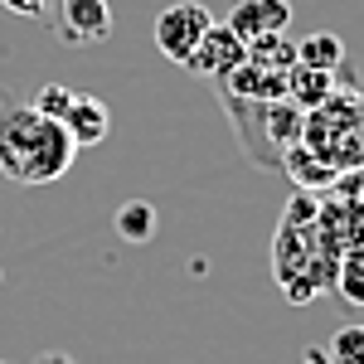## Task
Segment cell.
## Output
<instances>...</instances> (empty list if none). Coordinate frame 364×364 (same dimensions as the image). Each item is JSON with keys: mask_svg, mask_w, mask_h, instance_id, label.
Returning a JSON list of instances; mask_svg holds the SVG:
<instances>
[{"mask_svg": "<svg viewBox=\"0 0 364 364\" xmlns=\"http://www.w3.org/2000/svg\"><path fill=\"white\" fill-rule=\"evenodd\" d=\"M39 364H78V360H73V355H63V350H44Z\"/></svg>", "mask_w": 364, "mask_h": 364, "instance_id": "obj_21", "label": "cell"}, {"mask_svg": "<svg viewBox=\"0 0 364 364\" xmlns=\"http://www.w3.org/2000/svg\"><path fill=\"white\" fill-rule=\"evenodd\" d=\"M282 170H287V175L296 180V190H306V195H326V190L340 180V170H331L316 151H306L301 141L282 151Z\"/></svg>", "mask_w": 364, "mask_h": 364, "instance_id": "obj_9", "label": "cell"}, {"mask_svg": "<svg viewBox=\"0 0 364 364\" xmlns=\"http://www.w3.org/2000/svg\"><path fill=\"white\" fill-rule=\"evenodd\" d=\"M331 287L340 291L345 306H364V248L340 257V262H336V282H331Z\"/></svg>", "mask_w": 364, "mask_h": 364, "instance_id": "obj_15", "label": "cell"}, {"mask_svg": "<svg viewBox=\"0 0 364 364\" xmlns=\"http://www.w3.org/2000/svg\"><path fill=\"white\" fill-rule=\"evenodd\" d=\"M336 195H345V199H355V204H364V166H355V170H340V180L331 185Z\"/></svg>", "mask_w": 364, "mask_h": 364, "instance_id": "obj_18", "label": "cell"}, {"mask_svg": "<svg viewBox=\"0 0 364 364\" xmlns=\"http://www.w3.org/2000/svg\"><path fill=\"white\" fill-rule=\"evenodd\" d=\"M224 25L243 44L262 39V34H287V25H291V0H233Z\"/></svg>", "mask_w": 364, "mask_h": 364, "instance_id": "obj_7", "label": "cell"}, {"mask_svg": "<svg viewBox=\"0 0 364 364\" xmlns=\"http://www.w3.org/2000/svg\"><path fill=\"white\" fill-rule=\"evenodd\" d=\"M296 364H336V360H331V350H321V345H306Z\"/></svg>", "mask_w": 364, "mask_h": 364, "instance_id": "obj_20", "label": "cell"}, {"mask_svg": "<svg viewBox=\"0 0 364 364\" xmlns=\"http://www.w3.org/2000/svg\"><path fill=\"white\" fill-rule=\"evenodd\" d=\"M301 146L316 151L331 170L364 166V92L360 87H336L321 107L306 112Z\"/></svg>", "mask_w": 364, "mask_h": 364, "instance_id": "obj_2", "label": "cell"}, {"mask_svg": "<svg viewBox=\"0 0 364 364\" xmlns=\"http://www.w3.org/2000/svg\"><path fill=\"white\" fill-rule=\"evenodd\" d=\"M0 282H5V272H0Z\"/></svg>", "mask_w": 364, "mask_h": 364, "instance_id": "obj_22", "label": "cell"}, {"mask_svg": "<svg viewBox=\"0 0 364 364\" xmlns=\"http://www.w3.org/2000/svg\"><path fill=\"white\" fill-rule=\"evenodd\" d=\"M29 102H34V107H39L44 117H63V112H68V102H73V87H63V83H44L39 92H34V97H29Z\"/></svg>", "mask_w": 364, "mask_h": 364, "instance_id": "obj_17", "label": "cell"}, {"mask_svg": "<svg viewBox=\"0 0 364 364\" xmlns=\"http://www.w3.org/2000/svg\"><path fill=\"white\" fill-rule=\"evenodd\" d=\"M112 228H117L122 243H151V238L161 233V214H156L151 199H127L112 214Z\"/></svg>", "mask_w": 364, "mask_h": 364, "instance_id": "obj_12", "label": "cell"}, {"mask_svg": "<svg viewBox=\"0 0 364 364\" xmlns=\"http://www.w3.org/2000/svg\"><path fill=\"white\" fill-rule=\"evenodd\" d=\"M63 122V132L68 141L87 151V146H102L107 132H112V112H107V102L102 97H92V92H73V102H68V112L58 117Z\"/></svg>", "mask_w": 364, "mask_h": 364, "instance_id": "obj_8", "label": "cell"}, {"mask_svg": "<svg viewBox=\"0 0 364 364\" xmlns=\"http://www.w3.org/2000/svg\"><path fill=\"white\" fill-rule=\"evenodd\" d=\"M326 350L336 364H364V326H340Z\"/></svg>", "mask_w": 364, "mask_h": 364, "instance_id": "obj_16", "label": "cell"}, {"mask_svg": "<svg viewBox=\"0 0 364 364\" xmlns=\"http://www.w3.org/2000/svg\"><path fill=\"white\" fill-rule=\"evenodd\" d=\"M78 146L58 117H44L34 102L0 97V175L10 185H54L68 175Z\"/></svg>", "mask_w": 364, "mask_h": 364, "instance_id": "obj_1", "label": "cell"}, {"mask_svg": "<svg viewBox=\"0 0 364 364\" xmlns=\"http://www.w3.org/2000/svg\"><path fill=\"white\" fill-rule=\"evenodd\" d=\"M5 10H15V15H25V20H39V15H49V0H0Z\"/></svg>", "mask_w": 364, "mask_h": 364, "instance_id": "obj_19", "label": "cell"}, {"mask_svg": "<svg viewBox=\"0 0 364 364\" xmlns=\"http://www.w3.org/2000/svg\"><path fill=\"white\" fill-rule=\"evenodd\" d=\"M316 238L326 243L331 257H345V252L364 248V204L326 190V199L316 204Z\"/></svg>", "mask_w": 364, "mask_h": 364, "instance_id": "obj_4", "label": "cell"}, {"mask_svg": "<svg viewBox=\"0 0 364 364\" xmlns=\"http://www.w3.org/2000/svg\"><path fill=\"white\" fill-rule=\"evenodd\" d=\"M0 364H5V360H0Z\"/></svg>", "mask_w": 364, "mask_h": 364, "instance_id": "obj_23", "label": "cell"}, {"mask_svg": "<svg viewBox=\"0 0 364 364\" xmlns=\"http://www.w3.org/2000/svg\"><path fill=\"white\" fill-rule=\"evenodd\" d=\"M238 63H248V44H243V39H238L228 25H219V20H214V25H209V34L199 39V49L185 58V73H199V78H209V83H214V78L233 73Z\"/></svg>", "mask_w": 364, "mask_h": 364, "instance_id": "obj_6", "label": "cell"}, {"mask_svg": "<svg viewBox=\"0 0 364 364\" xmlns=\"http://www.w3.org/2000/svg\"><path fill=\"white\" fill-rule=\"evenodd\" d=\"M345 58H350V49H345V39H340L336 29H316V34H306V39L296 44V63L321 68V73H336Z\"/></svg>", "mask_w": 364, "mask_h": 364, "instance_id": "obj_13", "label": "cell"}, {"mask_svg": "<svg viewBox=\"0 0 364 364\" xmlns=\"http://www.w3.org/2000/svg\"><path fill=\"white\" fill-rule=\"evenodd\" d=\"M54 5V29L68 49H92L107 44L112 34V5L107 0H49Z\"/></svg>", "mask_w": 364, "mask_h": 364, "instance_id": "obj_5", "label": "cell"}, {"mask_svg": "<svg viewBox=\"0 0 364 364\" xmlns=\"http://www.w3.org/2000/svg\"><path fill=\"white\" fill-rule=\"evenodd\" d=\"M248 63H262V68H296V39H287V34H262V39H252L248 44Z\"/></svg>", "mask_w": 364, "mask_h": 364, "instance_id": "obj_14", "label": "cell"}, {"mask_svg": "<svg viewBox=\"0 0 364 364\" xmlns=\"http://www.w3.org/2000/svg\"><path fill=\"white\" fill-rule=\"evenodd\" d=\"M301 127H306V112H301L296 102H287V97H277V102L262 107V136H267V146H272L277 156L287 146L301 141Z\"/></svg>", "mask_w": 364, "mask_h": 364, "instance_id": "obj_10", "label": "cell"}, {"mask_svg": "<svg viewBox=\"0 0 364 364\" xmlns=\"http://www.w3.org/2000/svg\"><path fill=\"white\" fill-rule=\"evenodd\" d=\"M331 92H336V73H321V68H306V63L287 68V102H296L301 112L321 107Z\"/></svg>", "mask_w": 364, "mask_h": 364, "instance_id": "obj_11", "label": "cell"}, {"mask_svg": "<svg viewBox=\"0 0 364 364\" xmlns=\"http://www.w3.org/2000/svg\"><path fill=\"white\" fill-rule=\"evenodd\" d=\"M214 25V15H209V5H199V0H170L166 10L156 15V49L170 58V63H180L185 68V58L199 49V39L209 34Z\"/></svg>", "mask_w": 364, "mask_h": 364, "instance_id": "obj_3", "label": "cell"}]
</instances>
